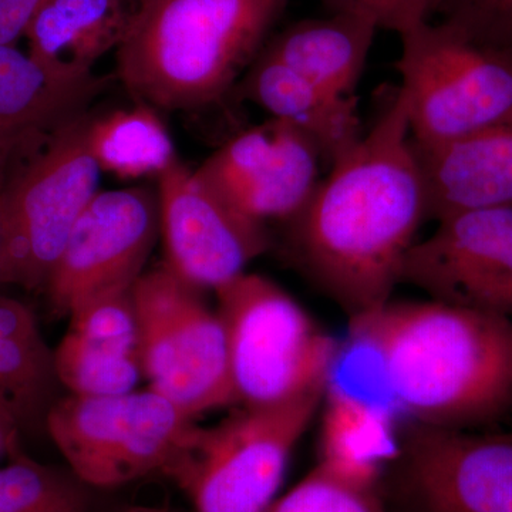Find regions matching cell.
<instances>
[{"instance_id": "obj_21", "label": "cell", "mask_w": 512, "mask_h": 512, "mask_svg": "<svg viewBox=\"0 0 512 512\" xmlns=\"http://www.w3.org/2000/svg\"><path fill=\"white\" fill-rule=\"evenodd\" d=\"M379 28L362 16L330 13L305 19L269 37L265 55L339 96L356 97Z\"/></svg>"}, {"instance_id": "obj_27", "label": "cell", "mask_w": 512, "mask_h": 512, "mask_svg": "<svg viewBox=\"0 0 512 512\" xmlns=\"http://www.w3.org/2000/svg\"><path fill=\"white\" fill-rule=\"evenodd\" d=\"M330 13L362 16L377 28L403 35L439 12L441 0H320Z\"/></svg>"}, {"instance_id": "obj_18", "label": "cell", "mask_w": 512, "mask_h": 512, "mask_svg": "<svg viewBox=\"0 0 512 512\" xmlns=\"http://www.w3.org/2000/svg\"><path fill=\"white\" fill-rule=\"evenodd\" d=\"M239 90L271 119L311 137L329 164L363 134L356 97L323 89L262 50L242 77Z\"/></svg>"}, {"instance_id": "obj_9", "label": "cell", "mask_w": 512, "mask_h": 512, "mask_svg": "<svg viewBox=\"0 0 512 512\" xmlns=\"http://www.w3.org/2000/svg\"><path fill=\"white\" fill-rule=\"evenodd\" d=\"M202 292L165 264L133 285L148 389L194 420L237 403L224 325Z\"/></svg>"}, {"instance_id": "obj_8", "label": "cell", "mask_w": 512, "mask_h": 512, "mask_svg": "<svg viewBox=\"0 0 512 512\" xmlns=\"http://www.w3.org/2000/svg\"><path fill=\"white\" fill-rule=\"evenodd\" d=\"M325 390L276 406L244 407L210 429L197 426L170 480L195 512L268 511Z\"/></svg>"}, {"instance_id": "obj_17", "label": "cell", "mask_w": 512, "mask_h": 512, "mask_svg": "<svg viewBox=\"0 0 512 512\" xmlns=\"http://www.w3.org/2000/svg\"><path fill=\"white\" fill-rule=\"evenodd\" d=\"M427 217L512 208V120L434 146L414 144Z\"/></svg>"}, {"instance_id": "obj_16", "label": "cell", "mask_w": 512, "mask_h": 512, "mask_svg": "<svg viewBox=\"0 0 512 512\" xmlns=\"http://www.w3.org/2000/svg\"><path fill=\"white\" fill-rule=\"evenodd\" d=\"M107 77L67 76L16 46L0 45V171L70 121L89 113Z\"/></svg>"}, {"instance_id": "obj_20", "label": "cell", "mask_w": 512, "mask_h": 512, "mask_svg": "<svg viewBox=\"0 0 512 512\" xmlns=\"http://www.w3.org/2000/svg\"><path fill=\"white\" fill-rule=\"evenodd\" d=\"M322 404L318 466L346 483L380 490L400 448L392 412L332 380Z\"/></svg>"}, {"instance_id": "obj_29", "label": "cell", "mask_w": 512, "mask_h": 512, "mask_svg": "<svg viewBox=\"0 0 512 512\" xmlns=\"http://www.w3.org/2000/svg\"><path fill=\"white\" fill-rule=\"evenodd\" d=\"M22 424L8 404L0 400V458L10 456L20 447Z\"/></svg>"}, {"instance_id": "obj_22", "label": "cell", "mask_w": 512, "mask_h": 512, "mask_svg": "<svg viewBox=\"0 0 512 512\" xmlns=\"http://www.w3.org/2000/svg\"><path fill=\"white\" fill-rule=\"evenodd\" d=\"M60 386L36 316L25 303L0 295V400L22 429L46 423Z\"/></svg>"}, {"instance_id": "obj_10", "label": "cell", "mask_w": 512, "mask_h": 512, "mask_svg": "<svg viewBox=\"0 0 512 512\" xmlns=\"http://www.w3.org/2000/svg\"><path fill=\"white\" fill-rule=\"evenodd\" d=\"M380 493L390 512H512V431L412 423Z\"/></svg>"}, {"instance_id": "obj_5", "label": "cell", "mask_w": 512, "mask_h": 512, "mask_svg": "<svg viewBox=\"0 0 512 512\" xmlns=\"http://www.w3.org/2000/svg\"><path fill=\"white\" fill-rule=\"evenodd\" d=\"M89 113L19 156L0 181V285L46 289L70 232L100 191Z\"/></svg>"}, {"instance_id": "obj_2", "label": "cell", "mask_w": 512, "mask_h": 512, "mask_svg": "<svg viewBox=\"0 0 512 512\" xmlns=\"http://www.w3.org/2000/svg\"><path fill=\"white\" fill-rule=\"evenodd\" d=\"M384 386L413 423L453 430L512 413V319L453 303L387 302L350 320Z\"/></svg>"}, {"instance_id": "obj_11", "label": "cell", "mask_w": 512, "mask_h": 512, "mask_svg": "<svg viewBox=\"0 0 512 512\" xmlns=\"http://www.w3.org/2000/svg\"><path fill=\"white\" fill-rule=\"evenodd\" d=\"M160 232L157 191H99L82 212L46 285L55 315L101 293L131 288L144 274Z\"/></svg>"}, {"instance_id": "obj_25", "label": "cell", "mask_w": 512, "mask_h": 512, "mask_svg": "<svg viewBox=\"0 0 512 512\" xmlns=\"http://www.w3.org/2000/svg\"><path fill=\"white\" fill-rule=\"evenodd\" d=\"M266 512H390L380 490L357 487L316 466Z\"/></svg>"}, {"instance_id": "obj_19", "label": "cell", "mask_w": 512, "mask_h": 512, "mask_svg": "<svg viewBox=\"0 0 512 512\" xmlns=\"http://www.w3.org/2000/svg\"><path fill=\"white\" fill-rule=\"evenodd\" d=\"M143 0H43L26 39L29 53L56 72L87 76L119 49Z\"/></svg>"}, {"instance_id": "obj_1", "label": "cell", "mask_w": 512, "mask_h": 512, "mask_svg": "<svg viewBox=\"0 0 512 512\" xmlns=\"http://www.w3.org/2000/svg\"><path fill=\"white\" fill-rule=\"evenodd\" d=\"M427 220L407 101L397 87L289 221V245L303 274L353 320L390 302Z\"/></svg>"}, {"instance_id": "obj_6", "label": "cell", "mask_w": 512, "mask_h": 512, "mask_svg": "<svg viewBox=\"0 0 512 512\" xmlns=\"http://www.w3.org/2000/svg\"><path fill=\"white\" fill-rule=\"evenodd\" d=\"M399 87L417 146H434L512 120V49L446 22L400 35Z\"/></svg>"}, {"instance_id": "obj_12", "label": "cell", "mask_w": 512, "mask_h": 512, "mask_svg": "<svg viewBox=\"0 0 512 512\" xmlns=\"http://www.w3.org/2000/svg\"><path fill=\"white\" fill-rule=\"evenodd\" d=\"M165 265L201 291H218L269 248L265 225L249 220L178 160L157 178Z\"/></svg>"}, {"instance_id": "obj_13", "label": "cell", "mask_w": 512, "mask_h": 512, "mask_svg": "<svg viewBox=\"0 0 512 512\" xmlns=\"http://www.w3.org/2000/svg\"><path fill=\"white\" fill-rule=\"evenodd\" d=\"M400 284L434 301L512 319V208L461 212L437 222L404 259Z\"/></svg>"}, {"instance_id": "obj_26", "label": "cell", "mask_w": 512, "mask_h": 512, "mask_svg": "<svg viewBox=\"0 0 512 512\" xmlns=\"http://www.w3.org/2000/svg\"><path fill=\"white\" fill-rule=\"evenodd\" d=\"M437 16L473 39L512 49V0H441Z\"/></svg>"}, {"instance_id": "obj_24", "label": "cell", "mask_w": 512, "mask_h": 512, "mask_svg": "<svg viewBox=\"0 0 512 512\" xmlns=\"http://www.w3.org/2000/svg\"><path fill=\"white\" fill-rule=\"evenodd\" d=\"M0 467V512H93V488L69 468L29 457L22 447Z\"/></svg>"}, {"instance_id": "obj_28", "label": "cell", "mask_w": 512, "mask_h": 512, "mask_svg": "<svg viewBox=\"0 0 512 512\" xmlns=\"http://www.w3.org/2000/svg\"><path fill=\"white\" fill-rule=\"evenodd\" d=\"M43 0H0V45L15 46L26 35Z\"/></svg>"}, {"instance_id": "obj_7", "label": "cell", "mask_w": 512, "mask_h": 512, "mask_svg": "<svg viewBox=\"0 0 512 512\" xmlns=\"http://www.w3.org/2000/svg\"><path fill=\"white\" fill-rule=\"evenodd\" d=\"M45 427L67 468L109 490L151 476L170 478L197 424L154 390L57 399Z\"/></svg>"}, {"instance_id": "obj_14", "label": "cell", "mask_w": 512, "mask_h": 512, "mask_svg": "<svg viewBox=\"0 0 512 512\" xmlns=\"http://www.w3.org/2000/svg\"><path fill=\"white\" fill-rule=\"evenodd\" d=\"M315 141L284 121L269 119L229 138L197 174L249 220H292L320 181Z\"/></svg>"}, {"instance_id": "obj_30", "label": "cell", "mask_w": 512, "mask_h": 512, "mask_svg": "<svg viewBox=\"0 0 512 512\" xmlns=\"http://www.w3.org/2000/svg\"><path fill=\"white\" fill-rule=\"evenodd\" d=\"M123 512H183L171 505H134Z\"/></svg>"}, {"instance_id": "obj_4", "label": "cell", "mask_w": 512, "mask_h": 512, "mask_svg": "<svg viewBox=\"0 0 512 512\" xmlns=\"http://www.w3.org/2000/svg\"><path fill=\"white\" fill-rule=\"evenodd\" d=\"M217 293L235 402L276 406L326 389L338 340L266 276L239 275Z\"/></svg>"}, {"instance_id": "obj_15", "label": "cell", "mask_w": 512, "mask_h": 512, "mask_svg": "<svg viewBox=\"0 0 512 512\" xmlns=\"http://www.w3.org/2000/svg\"><path fill=\"white\" fill-rule=\"evenodd\" d=\"M69 319L66 335L53 350L60 386L76 396L136 390L144 373L133 289L96 296Z\"/></svg>"}, {"instance_id": "obj_3", "label": "cell", "mask_w": 512, "mask_h": 512, "mask_svg": "<svg viewBox=\"0 0 512 512\" xmlns=\"http://www.w3.org/2000/svg\"><path fill=\"white\" fill-rule=\"evenodd\" d=\"M289 0H143L116 50L136 103L161 111L215 106L247 73Z\"/></svg>"}, {"instance_id": "obj_23", "label": "cell", "mask_w": 512, "mask_h": 512, "mask_svg": "<svg viewBox=\"0 0 512 512\" xmlns=\"http://www.w3.org/2000/svg\"><path fill=\"white\" fill-rule=\"evenodd\" d=\"M89 146L101 173L120 180L158 178L180 160L164 120L147 104L92 117Z\"/></svg>"}]
</instances>
